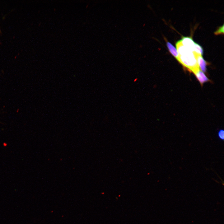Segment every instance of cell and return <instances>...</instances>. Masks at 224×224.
I'll return each instance as SVG.
<instances>
[{"instance_id": "6da1fadb", "label": "cell", "mask_w": 224, "mask_h": 224, "mask_svg": "<svg viewBox=\"0 0 224 224\" xmlns=\"http://www.w3.org/2000/svg\"><path fill=\"white\" fill-rule=\"evenodd\" d=\"M176 46L179 55L177 60L194 73L198 70L200 68L196 55L184 47L180 40L176 43Z\"/></svg>"}, {"instance_id": "7a4b0ae2", "label": "cell", "mask_w": 224, "mask_h": 224, "mask_svg": "<svg viewBox=\"0 0 224 224\" xmlns=\"http://www.w3.org/2000/svg\"><path fill=\"white\" fill-rule=\"evenodd\" d=\"M180 41L182 44L186 48L194 53V49L195 42L192 38L189 37H183Z\"/></svg>"}, {"instance_id": "3957f363", "label": "cell", "mask_w": 224, "mask_h": 224, "mask_svg": "<svg viewBox=\"0 0 224 224\" xmlns=\"http://www.w3.org/2000/svg\"><path fill=\"white\" fill-rule=\"evenodd\" d=\"M194 73L201 85H203L204 83L209 81L204 72L200 69Z\"/></svg>"}, {"instance_id": "277c9868", "label": "cell", "mask_w": 224, "mask_h": 224, "mask_svg": "<svg viewBox=\"0 0 224 224\" xmlns=\"http://www.w3.org/2000/svg\"><path fill=\"white\" fill-rule=\"evenodd\" d=\"M196 57L199 68L203 72H206L207 63L201 55H196Z\"/></svg>"}, {"instance_id": "5b68a950", "label": "cell", "mask_w": 224, "mask_h": 224, "mask_svg": "<svg viewBox=\"0 0 224 224\" xmlns=\"http://www.w3.org/2000/svg\"><path fill=\"white\" fill-rule=\"evenodd\" d=\"M166 46L170 53L177 60L179 54L176 48L170 42L166 41Z\"/></svg>"}, {"instance_id": "8992f818", "label": "cell", "mask_w": 224, "mask_h": 224, "mask_svg": "<svg viewBox=\"0 0 224 224\" xmlns=\"http://www.w3.org/2000/svg\"><path fill=\"white\" fill-rule=\"evenodd\" d=\"M194 53L196 55H202L203 53V49L202 47L198 44L195 43L194 49Z\"/></svg>"}, {"instance_id": "52a82bcc", "label": "cell", "mask_w": 224, "mask_h": 224, "mask_svg": "<svg viewBox=\"0 0 224 224\" xmlns=\"http://www.w3.org/2000/svg\"><path fill=\"white\" fill-rule=\"evenodd\" d=\"M224 33V25L219 27L215 32L214 34L218 35L220 34H223Z\"/></svg>"}, {"instance_id": "ba28073f", "label": "cell", "mask_w": 224, "mask_h": 224, "mask_svg": "<svg viewBox=\"0 0 224 224\" xmlns=\"http://www.w3.org/2000/svg\"><path fill=\"white\" fill-rule=\"evenodd\" d=\"M218 135L219 139L222 140L224 139V131L222 129L220 130L218 133Z\"/></svg>"}]
</instances>
